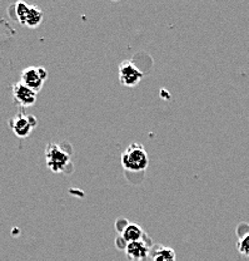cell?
<instances>
[{
    "label": "cell",
    "mask_w": 249,
    "mask_h": 261,
    "mask_svg": "<svg viewBox=\"0 0 249 261\" xmlns=\"http://www.w3.org/2000/svg\"><path fill=\"white\" fill-rule=\"evenodd\" d=\"M151 259L153 261H177V254L172 247L157 245L153 247Z\"/></svg>",
    "instance_id": "cell-10"
},
{
    "label": "cell",
    "mask_w": 249,
    "mask_h": 261,
    "mask_svg": "<svg viewBox=\"0 0 249 261\" xmlns=\"http://www.w3.org/2000/svg\"><path fill=\"white\" fill-rule=\"evenodd\" d=\"M48 80V72L43 67H28L21 72L20 83L30 88L35 93H39Z\"/></svg>",
    "instance_id": "cell-5"
},
{
    "label": "cell",
    "mask_w": 249,
    "mask_h": 261,
    "mask_svg": "<svg viewBox=\"0 0 249 261\" xmlns=\"http://www.w3.org/2000/svg\"><path fill=\"white\" fill-rule=\"evenodd\" d=\"M149 239V238H147ZM147 239L140 241H134V243L127 244L124 252L126 256L131 261H145L149 257L151 247L150 240L147 241Z\"/></svg>",
    "instance_id": "cell-7"
},
{
    "label": "cell",
    "mask_w": 249,
    "mask_h": 261,
    "mask_svg": "<svg viewBox=\"0 0 249 261\" xmlns=\"http://www.w3.org/2000/svg\"><path fill=\"white\" fill-rule=\"evenodd\" d=\"M128 224H129V222H128V220H126V219H121V217H120V219H118V220H116V222H115V228H116V230L119 231V233H120L121 231L124 230V227H126L127 225H128Z\"/></svg>",
    "instance_id": "cell-12"
},
{
    "label": "cell",
    "mask_w": 249,
    "mask_h": 261,
    "mask_svg": "<svg viewBox=\"0 0 249 261\" xmlns=\"http://www.w3.org/2000/svg\"><path fill=\"white\" fill-rule=\"evenodd\" d=\"M143 77H144V73L133 62L129 61V59L120 62L118 67V78L121 86L133 88L140 83Z\"/></svg>",
    "instance_id": "cell-4"
},
{
    "label": "cell",
    "mask_w": 249,
    "mask_h": 261,
    "mask_svg": "<svg viewBox=\"0 0 249 261\" xmlns=\"http://www.w3.org/2000/svg\"><path fill=\"white\" fill-rule=\"evenodd\" d=\"M121 165L124 170L131 172H140L149 166V156L142 143H131L121 153Z\"/></svg>",
    "instance_id": "cell-1"
},
{
    "label": "cell",
    "mask_w": 249,
    "mask_h": 261,
    "mask_svg": "<svg viewBox=\"0 0 249 261\" xmlns=\"http://www.w3.org/2000/svg\"><path fill=\"white\" fill-rule=\"evenodd\" d=\"M15 14H17L19 23L29 28L39 27L44 18L43 10L38 5L26 4L24 2H18L15 4Z\"/></svg>",
    "instance_id": "cell-3"
},
{
    "label": "cell",
    "mask_w": 249,
    "mask_h": 261,
    "mask_svg": "<svg viewBox=\"0 0 249 261\" xmlns=\"http://www.w3.org/2000/svg\"><path fill=\"white\" fill-rule=\"evenodd\" d=\"M38 121L32 114H24L23 112L18 113L9 121L10 129L14 132L15 136L20 138H26L30 136L32 130L37 127Z\"/></svg>",
    "instance_id": "cell-6"
},
{
    "label": "cell",
    "mask_w": 249,
    "mask_h": 261,
    "mask_svg": "<svg viewBox=\"0 0 249 261\" xmlns=\"http://www.w3.org/2000/svg\"><path fill=\"white\" fill-rule=\"evenodd\" d=\"M45 161L51 172L60 173L66 170L70 161V153L58 143L50 142L45 148Z\"/></svg>",
    "instance_id": "cell-2"
},
{
    "label": "cell",
    "mask_w": 249,
    "mask_h": 261,
    "mask_svg": "<svg viewBox=\"0 0 249 261\" xmlns=\"http://www.w3.org/2000/svg\"><path fill=\"white\" fill-rule=\"evenodd\" d=\"M237 250L242 256L249 257V233L238 238Z\"/></svg>",
    "instance_id": "cell-11"
},
{
    "label": "cell",
    "mask_w": 249,
    "mask_h": 261,
    "mask_svg": "<svg viewBox=\"0 0 249 261\" xmlns=\"http://www.w3.org/2000/svg\"><path fill=\"white\" fill-rule=\"evenodd\" d=\"M119 236H120V238L126 241V244L134 243V241L144 240V239L148 238V235L145 233V231L137 224L127 225Z\"/></svg>",
    "instance_id": "cell-9"
},
{
    "label": "cell",
    "mask_w": 249,
    "mask_h": 261,
    "mask_svg": "<svg viewBox=\"0 0 249 261\" xmlns=\"http://www.w3.org/2000/svg\"><path fill=\"white\" fill-rule=\"evenodd\" d=\"M13 99L21 107H30L37 100V93L24 86L23 83L18 82L13 86Z\"/></svg>",
    "instance_id": "cell-8"
}]
</instances>
